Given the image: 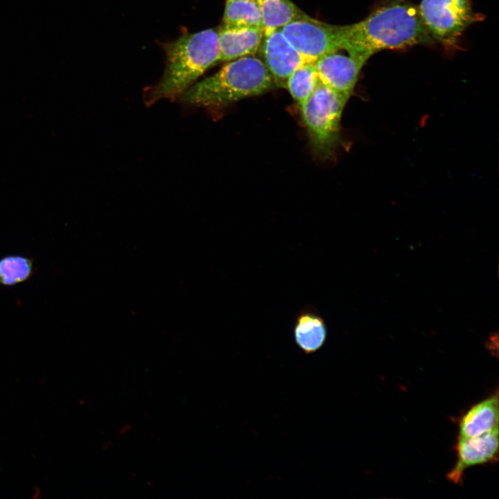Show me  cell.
Returning <instances> with one entry per match:
<instances>
[{
	"label": "cell",
	"mask_w": 499,
	"mask_h": 499,
	"mask_svg": "<svg viewBox=\"0 0 499 499\" xmlns=\"http://www.w3.org/2000/svg\"><path fill=\"white\" fill-rule=\"evenodd\" d=\"M33 261L24 255L10 254L0 259V283L12 286L27 281L33 274Z\"/></svg>",
	"instance_id": "16"
},
{
	"label": "cell",
	"mask_w": 499,
	"mask_h": 499,
	"mask_svg": "<svg viewBox=\"0 0 499 499\" xmlns=\"http://www.w3.org/2000/svg\"><path fill=\"white\" fill-rule=\"evenodd\" d=\"M418 9L432 38L448 51L455 50L464 30L480 17L471 0H421Z\"/></svg>",
	"instance_id": "5"
},
{
	"label": "cell",
	"mask_w": 499,
	"mask_h": 499,
	"mask_svg": "<svg viewBox=\"0 0 499 499\" xmlns=\"http://www.w3.org/2000/svg\"><path fill=\"white\" fill-rule=\"evenodd\" d=\"M274 86L263 61L251 55L229 61L216 73L194 83L179 99L189 107L213 110L264 94Z\"/></svg>",
	"instance_id": "3"
},
{
	"label": "cell",
	"mask_w": 499,
	"mask_h": 499,
	"mask_svg": "<svg viewBox=\"0 0 499 499\" xmlns=\"http://www.w3.org/2000/svg\"><path fill=\"white\" fill-rule=\"evenodd\" d=\"M433 42L418 7L408 0H380L364 19L342 26V50L365 62L382 50Z\"/></svg>",
	"instance_id": "1"
},
{
	"label": "cell",
	"mask_w": 499,
	"mask_h": 499,
	"mask_svg": "<svg viewBox=\"0 0 499 499\" xmlns=\"http://www.w3.org/2000/svg\"><path fill=\"white\" fill-rule=\"evenodd\" d=\"M219 61L229 62L254 55L263 37L262 28H238L222 25L218 29Z\"/></svg>",
	"instance_id": "10"
},
{
	"label": "cell",
	"mask_w": 499,
	"mask_h": 499,
	"mask_svg": "<svg viewBox=\"0 0 499 499\" xmlns=\"http://www.w3.org/2000/svg\"><path fill=\"white\" fill-rule=\"evenodd\" d=\"M319 83L315 62H306L290 75L285 88L301 105L310 97Z\"/></svg>",
	"instance_id": "15"
},
{
	"label": "cell",
	"mask_w": 499,
	"mask_h": 499,
	"mask_svg": "<svg viewBox=\"0 0 499 499\" xmlns=\"http://www.w3.org/2000/svg\"><path fill=\"white\" fill-rule=\"evenodd\" d=\"M280 29L306 62H315L323 55L342 50V26L329 24L308 15Z\"/></svg>",
	"instance_id": "6"
},
{
	"label": "cell",
	"mask_w": 499,
	"mask_h": 499,
	"mask_svg": "<svg viewBox=\"0 0 499 499\" xmlns=\"http://www.w3.org/2000/svg\"><path fill=\"white\" fill-rule=\"evenodd\" d=\"M259 49L263 58L261 60L270 73L274 85L278 87H285L290 75L306 62L280 28L263 35Z\"/></svg>",
	"instance_id": "7"
},
{
	"label": "cell",
	"mask_w": 499,
	"mask_h": 499,
	"mask_svg": "<svg viewBox=\"0 0 499 499\" xmlns=\"http://www.w3.org/2000/svg\"><path fill=\"white\" fill-rule=\"evenodd\" d=\"M498 428V393L473 405L461 418L459 438H470Z\"/></svg>",
	"instance_id": "12"
},
{
	"label": "cell",
	"mask_w": 499,
	"mask_h": 499,
	"mask_svg": "<svg viewBox=\"0 0 499 499\" xmlns=\"http://www.w3.org/2000/svg\"><path fill=\"white\" fill-rule=\"evenodd\" d=\"M222 22L227 26L263 29L257 0H226Z\"/></svg>",
	"instance_id": "14"
},
{
	"label": "cell",
	"mask_w": 499,
	"mask_h": 499,
	"mask_svg": "<svg viewBox=\"0 0 499 499\" xmlns=\"http://www.w3.org/2000/svg\"><path fill=\"white\" fill-rule=\"evenodd\" d=\"M166 65L160 79L145 89L152 105L164 99H179L199 77L219 61L217 29L183 33L163 45Z\"/></svg>",
	"instance_id": "2"
},
{
	"label": "cell",
	"mask_w": 499,
	"mask_h": 499,
	"mask_svg": "<svg viewBox=\"0 0 499 499\" xmlns=\"http://www.w3.org/2000/svg\"><path fill=\"white\" fill-rule=\"evenodd\" d=\"M262 16L263 35L308 16L291 0H257Z\"/></svg>",
	"instance_id": "13"
},
{
	"label": "cell",
	"mask_w": 499,
	"mask_h": 499,
	"mask_svg": "<svg viewBox=\"0 0 499 499\" xmlns=\"http://www.w3.org/2000/svg\"><path fill=\"white\" fill-rule=\"evenodd\" d=\"M327 326L324 317L313 306H306L297 315L293 335L297 346L306 354L320 349L327 339Z\"/></svg>",
	"instance_id": "11"
},
{
	"label": "cell",
	"mask_w": 499,
	"mask_h": 499,
	"mask_svg": "<svg viewBox=\"0 0 499 499\" xmlns=\"http://www.w3.org/2000/svg\"><path fill=\"white\" fill-rule=\"evenodd\" d=\"M457 461L448 478L454 483L461 481L469 467L497 461L498 455V428L480 435L459 439L456 446Z\"/></svg>",
	"instance_id": "9"
},
{
	"label": "cell",
	"mask_w": 499,
	"mask_h": 499,
	"mask_svg": "<svg viewBox=\"0 0 499 499\" xmlns=\"http://www.w3.org/2000/svg\"><path fill=\"white\" fill-rule=\"evenodd\" d=\"M315 63L319 82L350 98L366 62L336 51L323 55Z\"/></svg>",
	"instance_id": "8"
},
{
	"label": "cell",
	"mask_w": 499,
	"mask_h": 499,
	"mask_svg": "<svg viewBox=\"0 0 499 499\" xmlns=\"http://www.w3.org/2000/svg\"><path fill=\"white\" fill-rule=\"evenodd\" d=\"M349 98L321 84L300 106L311 150L318 159L331 158L340 139L342 114Z\"/></svg>",
	"instance_id": "4"
}]
</instances>
